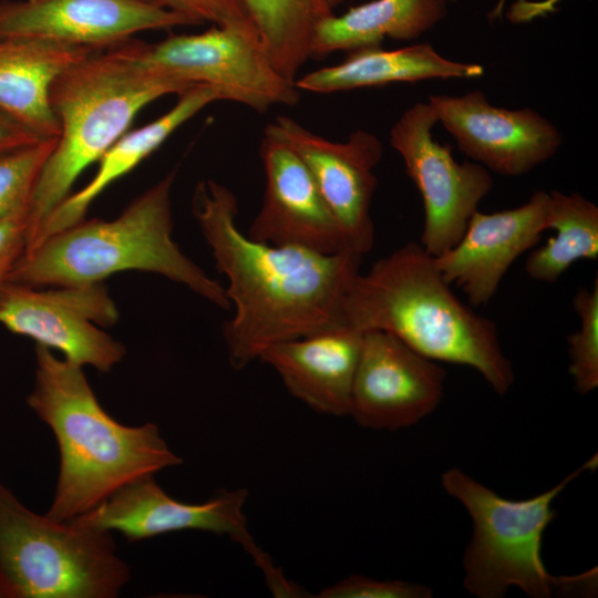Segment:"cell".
I'll return each mask as SVG.
<instances>
[{
	"label": "cell",
	"mask_w": 598,
	"mask_h": 598,
	"mask_svg": "<svg viewBox=\"0 0 598 598\" xmlns=\"http://www.w3.org/2000/svg\"><path fill=\"white\" fill-rule=\"evenodd\" d=\"M192 212L207 241L235 313L224 326L230 365L241 370L270 346L340 323L344 295L363 255L276 246L244 234L238 200L224 184H196Z\"/></svg>",
	"instance_id": "cell-1"
},
{
	"label": "cell",
	"mask_w": 598,
	"mask_h": 598,
	"mask_svg": "<svg viewBox=\"0 0 598 598\" xmlns=\"http://www.w3.org/2000/svg\"><path fill=\"white\" fill-rule=\"evenodd\" d=\"M29 408L53 432L60 467L48 517L70 522L123 486L183 463L155 423L127 426L100 404L83 367L35 347Z\"/></svg>",
	"instance_id": "cell-2"
},
{
	"label": "cell",
	"mask_w": 598,
	"mask_h": 598,
	"mask_svg": "<svg viewBox=\"0 0 598 598\" xmlns=\"http://www.w3.org/2000/svg\"><path fill=\"white\" fill-rule=\"evenodd\" d=\"M340 323L386 331L436 362L471 367L497 394L514 383L496 324L455 296L420 243L399 247L354 277Z\"/></svg>",
	"instance_id": "cell-3"
},
{
	"label": "cell",
	"mask_w": 598,
	"mask_h": 598,
	"mask_svg": "<svg viewBox=\"0 0 598 598\" xmlns=\"http://www.w3.org/2000/svg\"><path fill=\"white\" fill-rule=\"evenodd\" d=\"M173 171L114 219H85L58 231L13 266L8 282L31 287L96 283L140 270L187 287L220 309L231 307L225 287L188 258L173 239Z\"/></svg>",
	"instance_id": "cell-4"
},
{
	"label": "cell",
	"mask_w": 598,
	"mask_h": 598,
	"mask_svg": "<svg viewBox=\"0 0 598 598\" xmlns=\"http://www.w3.org/2000/svg\"><path fill=\"white\" fill-rule=\"evenodd\" d=\"M192 86L144 70L127 41L93 52L64 70L50 90L60 133L31 196L25 250L82 172L127 132L142 109Z\"/></svg>",
	"instance_id": "cell-5"
},
{
	"label": "cell",
	"mask_w": 598,
	"mask_h": 598,
	"mask_svg": "<svg viewBox=\"0 0 598 598\" xmlns=\"http://www.w3.org/2000/svg\"><path fill=\"white\" fill-rule=\"evenodd\" d=\"M597 465L595 454L550 489L518 501L502 497L458 468L445 471V492L462 503L473 522L463 557L464 588L478 598H502L511 587L532 598H548L558 588L567 591L594 584L596 568L578 576L550 575L542 558V544L556 516V497L571 481Z\"/></svg>",
	"instance_id": "cell-6"
},
{
	"label": "cell",
	"mask_w": 598,
	"mask_h": 598,
	"mask_svg": "<svg viewBox=\"0 0 598 598\" xmlns=\"http://www.w3.org/2000/svg\"><path fill=\"white\" fill-rule=\"evenodd\" d=\"M130 577L112 532L37 514L0 482V578L16 598H115Z\"/></svg>",
	"instance_id": "cell-7"
},
{
	"label": "cell",
	"mask_w": 598,
	"mask_h": 598,
	"mask_svg": "<svg viewBox=\"0 0 598 598\" xmlns=\"http://www.w3.org/2000/svg\"><path fill=\"white\" fill-rule=\"evenodd\" d=\"M134 60L146 71L217 91L259 113L299 102L295 81L277 71L261 43L236 30L214 25L195 34H171L155 43L128 40Z\"/></svg>",
	"instance_id": "cell-8"
},
{
	"label": "cell",
	"mask_w": 598,
	"mask_h": 598,
	"mask_svg": "<svg viewBox=\"0 0 598 598\" xmlns=\"http://www.w3.org/2000/svg\"><path fill=\"white\" fill-rule=\"evenodd\" d=\"M52 287L7 282L0 290V323L78 365L111 371L126 349L102 329L120 318L107 287L103 282Z\"/></svg>",
	"instance_id": "cell-9"
},
{
	"label": "cell",
	"mask_w": 598,
	"mask_h": 598,
	"mask_svg": "<svg viewBox=\"0 0 598 598\" xmlns=\"http://www.w3.org/2000/svg\"><path fill=\"white\" fill-rule=\"evenodd\" d=\"M435 123L431 105L417 102L390 130V143L421 194L424 224L420 244L433 257L457 244L478 204L493 187L487 168L478 163L456 162L451 147L433 138Z\"/></svg>",
	"instance_id": "cell-10"
},
{
	"label": "cell",
	"mask_w": 598,
	"mask_h": 598,
	"mask_svg": "<svg viewBox=\"0 0 598 598\" xmlns=\"http://www.w3.org/2000/svg\"><path fill=\"white\" fill-rule=\"evenodd\" d=\"M264 135L279 141L300 158L344 228L352 248L363 256L368 254L374 245L371 217L378 186L374 168L383 154L378 136L357 130L346 142H332L286 115L268 123Z\"/></svg>",
	"instance_id": "cell-11"
},
{
	"label": "cell",
	"mask_w": 598,
	"mask_h": 598,
	"mask_svg": "<svg viewBox=\"0 0 598 598\" xmlns=\"http://www.w3.org/2000/svg\"><path fill=\"white\" fill-rule=\"evenodd\" d=\"M445 371L398 337L363 332L349 415L362 427L399 430L431 414L444 393Z\"/></svg>",
	"instance_id": "cell-12"
},
{
	"label": "cell",
	"mask_w": 598,
	"mask_h": 598,
	"mask_svg": "<svg viewBox=\"0 0 598 598\" xmlns=\"http://www.w3.org/2000/svg\"><path fill=\"white\" fill-rule=\"evenodd\" d=\"M427 103L466 156L503 176L530 172L563 143L559 130L535 110L494 106L482 91L431 95Z\"/></svg>",
	"instance_id": "cell-13"
},
{
	"label": "cell",
	"mask_w": 598,
	"mask_h": 598,
	"mask_svg": "<svg viewBox=\"0 0 598 598\" xmlns=\"http://www.w3.org/2000/svg\"><path fill=\"white\" fill-rule=\"evenodd\" d=\"M247 497L245 488L223 489L205 503L188 504L169 496L154 475H148L123 486L73 520L95 529L118 532L128 542L192 529L226 535L257 563L266 553L247 529L244 513Z\"/></svg>",
	"instance_id": "cell-14"
},
{
	"label": "cell",
	"mask_w": 598,
	"mask_h": 598,
	"mask_svg": "<svg viewBox=\"0 0 598 598\" xmlns=\"http://www.w3.org/2000/svg\"><path fill=\"white\" fill-rule=\"evenodd\" d=\"M192 24L178 13L136 0H0V38L93 50L120 45L140 32Z\"/></svg>",
	"instance_id": "cell-15"
},
{
	"label": "cell",
	"mask_w": 598,
	"mask_h": 598,
	"mask_svg": "<svg viewBox=\"0 0 598 598\" xmlns=\"http://www.w3.org/2000/svg\"><path fill=\"white\" fill-rule=\"evenodd\" d=\"M260 158L266 184L261 206L247 233L250 238L327 255L354 250L307 167L291 150L264 135Z\"/></svg>",
	"instance_id": "cell-16"
},
{
	"label": "cell",
	"mask_w": 598,
	"mask_h": 598,
	"mask_svg": "<svg viewBox=\"0 0 598 598\" xmlns=\"http://www.w3.org/2000/svg\"><path fill=\"white\" fill-rule=\"evenodd\" d=\"M549 193L536 190L515 208L477 209L457 244L434 257L441 275L447 283L462 288L472 306L486 305L512 264L549 228Z\"/></svg>",
	"instance_id": "cell-17"
},
{
	"label": "cell",
	"mask_w": 598,
	"mask_h": 598,
	"mask_svg": "<svg viewBox=\"0 0 598 598\" xmlns=\"http://www.w3.org/2000/svg\"><path fill=\"white\" fill-rule=\"evenodd\" d=\"M363 332L343 323L267 348L259 361L272 368L287 391L316 412L349 415Z\"/></svg>",
	"instance_id": "cell-18"
},
{
	"label": "cell",
	"mask_w": 598,
	"mask_h": 598,
	"mask_svg": "<svg viewBox=\"0 0 598 598\" xmlns=\"http://www.w3.org/2000/svg\"><path fill=\"white\" fill-rule=\"evenodd\" d=\"M216 101H221L216 90L194 85L178 94L177 102L166 113L140 128L123 134L99 159L93 178L52 210L24 254L35 248L47 237L85 218L89 207L111 184L130 173L183 124Z\"/></svg>",
	"instance_id": "cell-19"
},
{
	"label": "cell",
	"mask_w": 598,
	"mask_h": 598,
	"mask_svg": "<svg viewBox=\"0 0 598 598\" xmlns=\"http://www.w3.org/2000/svg\"><path fill=\"white\" fill-rule=\"evenodd\" d=\"M34 39L0 38V111L40 137H58L59 122L50 103L54 80L93 52Z\"/></svg>",
	"instance_id": "cell-20"
},
{
	"label": "cell",
	"mask_w": 598,
	"mask_h": 598,
	"mask_svg": "<svg viewBox=\"0 0 598 598\" xmlns=\"http://www.w3.org/2000/svg\"><path fill=\"white\" fill-rule=\"evenodd\" d=\"M483 73L481 64L448 60L429 43L395 50L372 45L349 51L342 62L311 71L296 79L295 85L299 91L333 93L431 79H474Z\"/></svg>",
	"instance_id": "cell-21"
},
{
	"label": "cell",
	"mask_w": 598,
	"mask_h": 598,
	"mask_svg": "<svg viewBox=\"0 0 598 598\" xmlns=\"http://www.w3.org/2000/svg\"><path fill=\"white\" fill-rule=\"evenodd\" d=\"M450 0H372L332 13L313 32L310 58L320 59L338 51L381 45L385 38L417 39L446 14Z\"/></svg>",
	"instance_id": "cell-22"
},
{
	"label": "cell",
	"mask_w": 598,
	"mask_h": 598,
	"mask_svg": "<svg viewBox=\"0 0 598 598\" xmlns=\"http://www.w3.org/2000/svg\"><path fill=\"white\" fill-rule=\"evenodd\" d=\"M269 60L295 81L310 59L316 27L333 10L326 0H240Z\"/></svg>",
	"instance_id": "cell-23"
},
{
	"label": "cell",
	"mask_w": 598,
	"mask_h": 598,
	"mask_svg": "<svg viewBox=\"0 0 598 598\" xmlns=\"http://www.w3.org/2000/svg\"><path fill=\"white\" fill-rule=\"evenodd\" d=\"M549 228L556 231L526 259L527 275L556 281L574 262L598 257V207L578 193H549Z\"/></svg>",
	"instance_id": "cell-24"
},
{
	"label": "cell",
	"mask_w": 598,
	"mask_h": 598,
	"mask_svg": "<svg viewBox=\"0 0 598 598\" xmlns=\"http://www.w3.org/2000/svg\"><path fill=\"white\" fill-rule=\"evenodd\" d=\"M58 137L0 153V220L27 212L41 169Z\"/></svg>",
	"instance_id": "cell-25"
},
{
	"label": "cell",
	"mask_w": 598,
	"mask_h": 598,
	"mask_svg": "<svg viewBox=\"0 0 598 598\" xmlns=\"http://www.w3.org/2000/svg\"><path fill=\"white\" fill-rule=\"evenodd\" d=\"M573 307L580 327L568 336L569 374L575 389L588 394L598 386V279L592 288L577 290Z\"/></svg>",
	"instance_id": "cell-26"
},
{
	"label": "cell",
	"mask_w": 598,
	"mask_h": 598,
	"mask_svg": "<svg viewBox=\"0 0 598 598\" xmlns=\"http://www.w3.org/2000/svg\"><path fill=\"white\" fill-rule=\"evenodd\" d=\"M178 13L193 24L210 22L244 33L260 42L240 0H136Z\"/></svg>",
	"instance_id": "cell-27"
},
{
	"label": "cell",
	"mask_w": 598,
	"mask_h": 598,
	"mask_svg": "<svg viewBox=\"0 0 598 598\" xmlns=\"http://www.w3.org/2000/svg\"><path fill=\"white\" fill-rule=\"evenodd\" d=\"M430 587L403 580H377L352 575L324 587L319 598H430Z\"/></svg>",
	"instance_id": "cell-28"
},
{
	"label": "cell",
	"mask_w": 598,
	"mask_h": 598,
	"mask_svg": "<svg viewBox=\"0 0 598 598\" xmlns=\"http://www.w3.org/2000/svg\"><path fill=\"white\" fill-rule=\"evenodd\" d=\"M27 216L28 210L0 220V290L25 250Z\"/></svg>",
	"instance_id": "cell-29"
},
{
	"label": "cell",
	"mask_w": 598,
	"mask_h": 598,
	"mask_svg": "<svg viewBox=\"0 0 598 598\" xmlns=\"http://www.w3.org/2000/svg\"><path fill=\"white\" fill-rule=\"evenodd\" d=\"M41 138L25 125L0 111V153L32 144Z\"/></svg>",
	"instance_id": "cell-30"
},
{
	"label": "cell",
	"mask_w": 598,
	"mask_h": 598,
	"mask_svg": "<svg viewBox=\"0 0 598 598\" xmlns=\"http://www.w3.org/2000/svg\"><path fill=\"white\" fill-rule=\"evenodd\" d=\"M0 598H16L13 590L1 578H0Z\"/></svg>",
	"instance_id": "cell-31"
},
{
	"label": "cell",
	"mask_w": 598,
	"mask_h": 598,
	"mask_svg": "<svg viewBox=\"0 0 598 598\" xmlns=\"http://www.w3.org/2000/svg\"><path fill=\"white\" fill-rule=\"evenodd\" d=\"M519 1H526V0H519ZM503 3H504V0H499L497 7L492 12V17L496 18V17L501 16L502 9H503Z\"/></svg>",
	"instance_id": "cell-32"
},
{
	"label": "cell",
	"mask_w": 598,
	"mask_h": 598,
	"mask_svg": "<svg viewBox=\"0 0 598 598\" xmlns=\"http://www.w3.org/2000/svg\"><path fill=\"white\" fill-rule=\"evenodd\" d=\"M329 7L334 10L338 6H340L344 0H326Z\"/></svg>",
	"instance_id": "cell-33"
}]
</instances>
